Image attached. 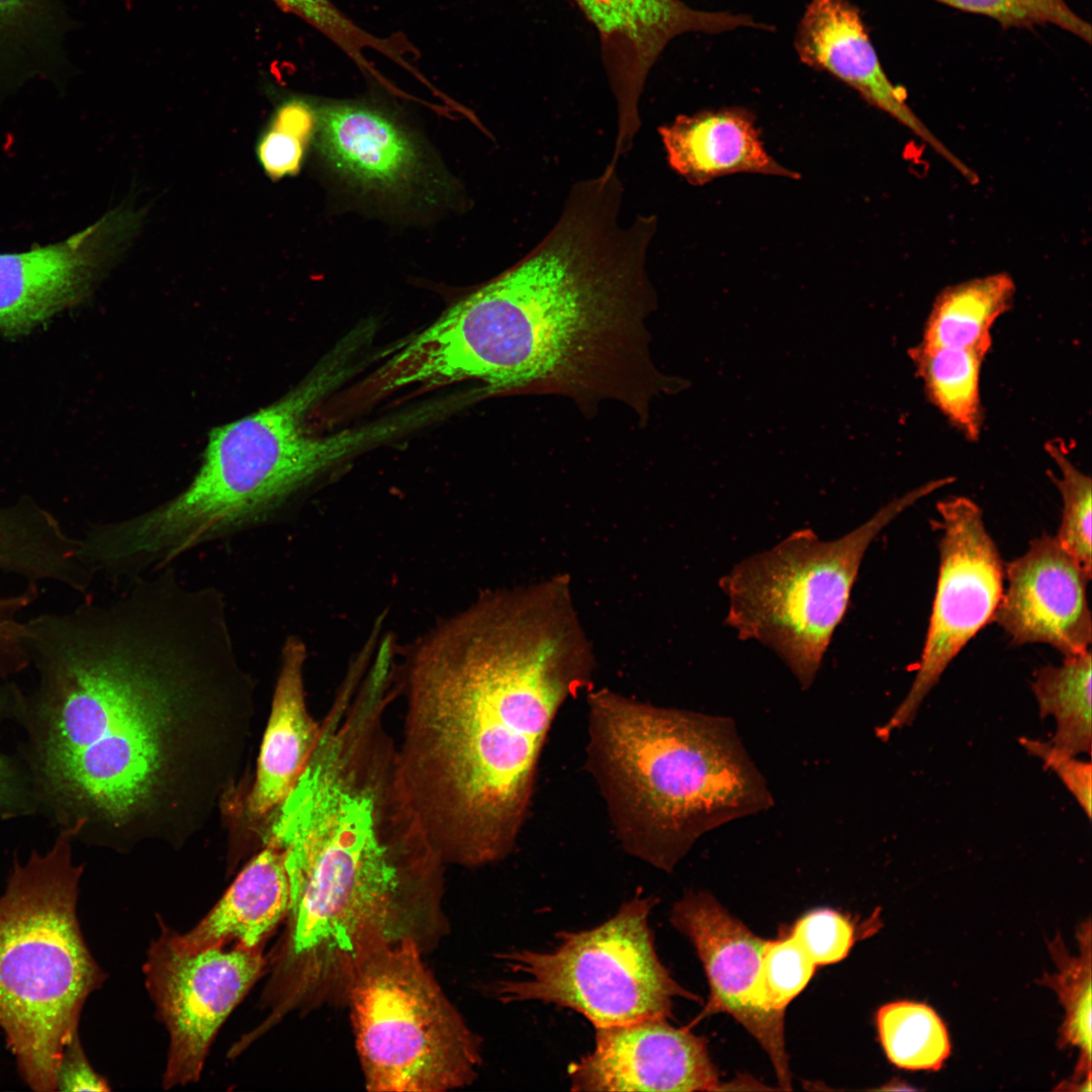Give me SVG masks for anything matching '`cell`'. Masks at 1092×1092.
I'll use <instances>...</instances> for the list:
<instances>
[{
	"label": "cell",
	"mask_w": 1092,
	"mask_h": 1092,
	"mask_svg": "<svg viewBox=\"0 0 1092 1092\" xmlns=\"http://www.w3.org/2000/svg\"><path fill=\"white\" fill-rule=\"evenodd\" d=\"M288 11L314 27L338 48L343 49L355 41L359 26L342 13L332 0H273Z\"/></svg>",
	"instance_id": "37"
},
{
	"label": "cell",
	"mask_w": 1092,
	"mask_h": 1092,
	"mask_svg": "<svg viewBox=\"0 0 1092 1092\" xmlns=\"http://www.w3.org/2000/svg\"><path fill=\"white\" fill-rule=\"evenodd\" d=\"M1021 745L1040 758L1045 767L1054 770L1074 796L1088 819L1092 814V766L1090 762L1075 759L1056 748L1052 743L1020 738Z\"/></svg>",
	"instance_id": "35"
},
{
	"label": "cell",
	"mask_w": 1092,
	"mask_h": 1092,
	"mask_svg": "<svg viewBox=\"0 0 1092 1092\" xmlns=\"http://www.w3.org/2000/svg\"><path fill=\"white\" fill-rule=\"evenodd\" d=\"M623 197L617 170L576 182L526 256L394 348L390 385L622 390L630 360L645 357L641 326L654 299L647 254L657 230L654 214L623 219Z\"/></svg>",
	"instance_id": "3"
},
{
	"label": "cell",
	"mask_w": 1092,
	"mask_h": 1092,
	"mask_svg": "<svg viewBox=\"0 0 1092 1092\" xmlns=\"http://www.w3.org/2000/svg\"><path fill=\"white\" fill-rule=\"evenodd\" d=\"M77 550V538L31 497L0 506V571L26 582H56L85 595L93 578Z\"/></svg>",
	"instance_id": "23"
},
{
	"label": "cell",
	"mask_w": 1092,
	"mask_h": 1092,
	"mask_svg": "<svg viewBox=\"0 0 1092 1092\" xmlns=\"http://www.w3.org/2000/svg\"><path fill=\"white\" fill-rule=\"evenodd\" d=\"M672 925L693 943L710 985L706 1013L726 1012L762 1045L780 1085L791 1089L785 1013L769 1010L761 989L765 940L729 914L712 895L690 892L672 908Z\"/></svg>",
	"instance_id": "15"
},
{
	"label": "cell",
	"mask_w": 1092,
	"mask_h": 1092,
	"mask_svg": "<svg viewBox=\"0 0 1092 1092\" xmlns=\"http://www.w3.org/2000/svg\"><path fill=\"white\" fill-rule=\"evenodd\" d=\"M946 483L933 480L903 494L838 539L823 541L811 529H800L743 559L720 579L728 599L726 623L740 639L774 650L801 687L810 688L871 543L906 509Z\"/></svg>",
	"instance_id": "8"
},
{
	"label": "cell",
	"mask_w": 1092,
	"mask_h": 1092,
	"mask_svg": "<svg viewBox=\"0 0 1092 1092\" xmlns=\"http://www.w3.org/2000/svg\"><path fill=\"white\" fill-rule=\"evenodd\" d=\"M937 512L939 571L928 630L909 692L877 729L881 739L914 719L952 659L993 621L1003 593L1004 567L979 506L956 496L939 502Z\"/></svg>",
	"instance_id": "11"
},
{
	"label": "cell",
	"mask_w": 1092,
	"mask_h": 1092,
	"mask_svg": "<svg viewBox=\"0 0 1092 1092\" xmlns=\"http://www.w3.org/2000/svg\"><path fill=\"white\" fill-rule=\"evenodd\" d=\"M306 657L301 639L285 640L256 775L244 806L245 815L256 826L264 825L291 792L320 735L321 725L310 716L305 700Z\"/></svg>",
	"instance_id": "19"
},
{
	"label": "cell",
	"mask_w": 1092,
	"mask_h": 1092,
	"mask_svg": "<svg viewBox=\"0 0 1092 1092\" xmlns=\"http://www.w3.org/2000/svg\"><path fill=\"white\" fill-rule=\"evenodd\" d=\"M909 357L931 403L971 441L983 425L981 370L986 354L960 348H911Z\"/></svg>",
	"instance_id": "25"
},
{
	"label": "cell",
	"mask_w": 1092,
	"mask_h": 1092,
	"mask_svg": "<svg viewBox=\"0 0 1092 1092\" xmlns=\"http://www.w3.org/2000/svg\"><path fill=\"white\" fill-rule=\"evenodd\" d=\"M1081 954H1067L1061 939L1051 948L1059 972L1048 976L1043 983L1056 990L1065 1007L1062 1042L1077 1046L1081 1052L1074 1082L1082 1080L1091 1089V938L1090 923L1080 932Z\"/></svg>",
	"instance_id": "28"
},
{
	"label": "cell",
	"mask_w": 1092,
	"mask_h": 1092,
	"mask_svg": "<svg viewBox=\"0 0 1092 1092\" xmlns=\"http://www.w3.org/2000/svg\"><path fill=\"white\" fill-rule=\"evenodd\" d=\"M82 867L62 836L43 854L15 861L0 894V1028L33 1091H56L64 1048L105 975L77 917Z\"/></svg>",
	"instance_id": "7"
},
{
	"label": "cell",
	"mask_w": 1092,
	"mask_h": 1092,
	"mask_svg": "<svg viewBox=\"0 0 1092 1092\" xmlns=\"http://www.w3.org/2000/svg\"><path fill=\"white\" fill-rule=\"evenodd\" d=\"M33 604V595L23 588L0 595V675L21 671L27 664L23 613Z\"/></svg>",
	"instance_id": "34"
},
{
	"label": "cell",
	"mask_w": 1092,
	"mask_h": 1092,
	"mask_svg": "<svg viewBox=\"0 0 1092 1092\" xmlns=\"http://www.w3.org/2000/svg\"><path fill=\"white\" fill-rule=\"evenodd\" d=\"M596 28L618 111L613 158L625 156L640 129L647 76L665 47L690 32L765 28L751 16L694 9L681 0H573Z\"/></svg>",
	"instance_id": "14"
},
{
	"label": "cell",
	"mask_w": 1092,
	"mask_h": 1092,
	"mask_svg": "<svg viewBox=\"0 0 1092 1092\" xmlns=\"http://www.w3.org/2000/svg\"><path fill=\"white\" fill-rule=\"evenodd\" d=\"M568 1077L573 1091L720 1089L705 1039L662 1018L596 1028L594 1051Z\"/></svg>",
	"instance_id": "16"
},
{
	"label": "cell",
	"mask_w": 1092,
	"mask_h": 1092,
	"mask_svg": "<svg viewBox=\"0 0 1092 1092\" xmlns=\"http://www.w3.org/2000/svg\"><path fill=\"white\" fill-rule=\"evenodd\" d=\"M794 936L815 965L841 961L854 940L851 923L841 914L819 909L801 917L793 927Z\"/></svg>",
	"instance_id": "33"
},
{
	"label": "cell",
	"mask_w": 1092,
	"mask_h": 1092,
	"mask_svg": "<svg viewBox=\"0 0 1092 1092\" xmlns=\"http://www.w3.org/2000/svg\"><path fill=\"white\" fill-rule=\"evenodd\" d=\"M995 621L1014 644L1044 643L1064 657L1090 650L1092 621L1081 563L1044 534L1007 564Z\"/></svg>",
	"instance_id": "17"
},
{
	"label": "cell",
	"mask_w": 1092,
	"mask_h": 1092,
	"mask_svg": "<svg viewBox=\"0 0 1092 1092\" xmlns=\"http://www.w3.org/2000/svg\"><path fill=\"white\" fill-rule=\"evenodd\" d=\"M364 343L351 332L283 397L213 430L199 470L176 496L102 523L98 541L107 563L128 576L163 569L199 545L273 520L334 467L423 426L415 408L324 437L304 428L308 413L350 376Z\"/></svg>",
	"instance_id": "4"
},
{
	"label": "cell",
	"mask_w": 1092,
	"mask_h": 1092,
	"mask_svg": "<svg viewBox=\"0 0 1092 1092\" xmlns=\"http://www.w3.org/2000/svg\"><path fill=\"white\" fill-rule=\"evenodd\" d=\"M306 141L289 128L270 123L257 144L260 165L272 179L295 174L300 168Z\"/></svg>",
	"instance_id": "36"
},
{
	"label": "cell",
	"mask_w": 1092,
	"mask_h": 1092,
	"mask_svg": "<svg viewBox=\"0 0 1092 1092\" xmlns=\"http://www.w3.org/2000/svg\"><path fill=\"white\" fill-rule=\"evenodd\" d=\"M654 898L637 894L604 923L561 931L551 951L502 956L516 978L498 982L505 1003L539 1001L570 1008L595 1028L667 1019L675 998L696 999L659 960L648 918Z\"/></svg>",
	"instance_id": "10"
},
{
	"label": "cell",
	"mask_w": 1092,
	"mask_h": 1092,
	"mask_svg": "<svg viewBox=\"0 0 1092 1092\" xmlns=\"http://www.w3.org/2000/svg\"><path fill=\"white\" fill-rule=\"evenodd\" d=\"M795 49L803 64L832 75L926 143L970 182L978 180L911 109L906 90L889 79L859 9L851 2L810 0L797 29Z\"/></svg>",
	"instance_id": "18"
},
{
	"label": "cell",
	"mask_w": 1092,
	"mask_h": 1092,
	"mask_svg": "<svg viewBox=\"0 0 1092 1092\" xmlns=\"http://www.w3.org/2000/svg\"><path fill=\"white\" fill-rule=\"evenodd\" d=\"M816 965L792 935L766 941L761 961V989L766 1007L785 1013L787 1005L807 986Z\"/></svg>",
	"instance_id": "32"
},
{
	"label": "cell",
	"mask_w": 1092,
	"mask_h": 1092,
	"mask_svg": "<svg viewBox=\"0 0 1092 1092\" xmlns=\"http://www.w3.org/2000/svg\"><path fill=\"white\" fill-rule=\"evenodd\" d=\"M1044 448L1060 472L1059 475L1050 474L1063 500L1062 520L1056 538L1092 573L1091 478L1076 467L1060 442L1051 441Z\"/></svg>",
	"instance_id": "29"
},
{
	"label": "cell",
	"mask_w": 1092,
	"mask_h": 1092,
	"mask_svg": "<svg viewBox=\"0 0 1092 1092\" xmlns=\"http://www.w3.org/2000/svg\"><path fill=\"white\" fill-rule=\"evenodd\" d=\"M964 11L982 14L1004 28H1032L1052 24L1091 41V26L1065 0H933Z\"/></svg>",
	"instance_id": "30"
},
{
	"label": "cell",
	"mask_w": 1092,
	"mask_h": 1092,
	"mask_svg": "<svg viewBox=\"0 0 1092 1092\" xmlns=\"http://www.w3.org/2000/svg\"><path fill=\"white\" fill-rule=\"evenodd\" d=\"M658 132L670 168L694 186L738 173L800 178L767 153L755 116L745 107L678 115Z\"/></svg>",
	"instance_id": "20"
},
{
	"label": "cell",
	"mask_w": 1092,
	"mask_h": 1092,
	"mask_svg": "<svg viewBox=\"0 0 1092 1092\" xmlns=\"http://www.w3.org/2000/svg\"><path fill=\"white\" fill-rule=\"evenodd\" d=\"M50 788L120 849L180 846L235 800L255 712L226 605L170 566L25 621Z\"/></svg>",
	"instance_id": "1"
},
{
	"label": "cell",
	"mask_w": 1092,
	"mask_h": 1092,
	"mask_svg": "<svg viewBox=\"0 0 1092 1092\" xmlns=\"http://www.w3.org/2000/svg\"><path fill=\"white\" fill-rule=\"evenodd\" d=\"M1091 665L1090 650L1068 656L1060 666L1039 668L1031 684L1040 717L1056 720L1052 744L1074 756L1091 753Z\"/></svg>",
	"instance_id": "26"
},
{
	"label": "cell",
	"mask_w": 1092,
	"mask_h": 1092,
	"mask_svg": "<svg viewBox=\"0 0 1092 1092\" xmlns=\"http://www.w3.org/2000/svg\"><path fill=\"white\" fill-rule=\"evenodd\" d=\"M6 695V692L0 690V705ZM14 781L9 762L0 754V810L8 809L14 801L16 795Z\"/></svg>",
	"instance_id": "39"
},
{
	"label": "cell",
	"mask_w": 1092,
	"mask_h": 1092,
	"mask_svg": "<svg viewBox=\"0 0 1092 1092\" xmlns=\"http://www.w3.org/2000/svg\"><path fill=\"white\" fill-rule=\"evenodd\" d=\"M414 938L378 943L348 981L356 1046L371 1091L441 1092L470 1084L480 1040L424 965Z\"/></svg>",
	"instance_id": "9"
},
{
	"label": "cell",
	"mask_w": 1092,
	"mask_h": 1092,
	"mask_svg": "<svg viewBox=\"0 0 1092 1092\" xmlns=\"http://www.w3.org/2000/svg\"><path fill=\"white\" fill-rule=\"evenodd\" d=\"M56 1091H108L107 1082L90 1065L79 1033L64 1048L55 1075Z\"/></svg>",
	"instance_id": "38"
},
{
	"label": "cell",
	"mask_w": 1092,
	"mask_h": 1092,
	"mask_svg": "<svg viewBox=\"0 0 1092 1092\" xmlns=\"http://www.w3.org/2000/svg\"><path fill=\"white\" fill-rule=\"evenodd\" d=\"M290 886L281 849L269 840L242 870L211 911L189 932L174 933L187 950L220 947L235 940L247 948L262 941L287 915Z\"/></svg>",
	"instance_id": "21"
},
{
	"label": "cell",
	"mask_w": 1092,
	"mask_h": 1092,
	"mask_svg": "<svg viewBox=\"0 0 1092 1092\" xmlns=\"http://www.w3.org/2000/svg\"><path fill=\"white\" fill-rule=\"evenodd\" d=\"M877 1023L892 1063L908 1070H936L949 1054L944 1024L924 1004L895 1002L882 1007Z\"/></svg>",
	"instance_id": "27"
},
{
	"label": "cell",
	"mask_w": 1092,
	"mask_h": 1092,
	"mask_svg": "<svg viewBox=\"0 0 1092 1092\" xmlns=\"http://www.w3.org/2000/svg\"><path fill=\"white\" fill-rule=\"evenodd\" d=\"M444 862L434 854L365 839L301 852L287 869L288 937L273 986L293 1005L317 984L348 981L378 943L414 938L436 917Z\"/></svg>",
	"instance_id": "6"
},
{
	"label": "cell",
	"mask_w": 1092,
	"mask_h": 1092,
	"mask_svg": "<svg viewBox=\"0 0 1092 1092\" xmlns=\"http://www.w3.org/2000/svg\"><path fill=\"white\" fill-rule=\"evenodd\" d=\"M1015 291L1012 277L1003 272L946 287L932 303L919 345L987 355L992 346V328L1010 309Z\"/></svg>",
	"instance_id": "24"
},
{
	"label": "cell",
	"mask_w": 1092,
	"mask_h": 1092,
	"mask_svg": "<svg viewBox=\"0 0 1092 1092\" xmlns=\"http://www.w3.org/2000/svg\"><path fill=\"white\" fill-rule=\"evenodd\" d=\"M585 696V767L627 854L670 873L704 834L774 806L732 719Z\"/></svg>",
	"instance_id": "5"
},
{
	"label": "cell",
	"mask_w": 1092,
	"mask_h": 1092,
	"mask_svg": "<svg viewBox=\"0 0 1092 1092\" xmlns=\"http://www.w3.org/2000/svg\"><path fill=\"white\" fill-rule=\"evenodd\" d=\"M596 668L566 573L485 590L411 648L399 768L445 864L513 852L552 724Z\"/></svg>",
	"instance_id": "2"
},
{
	"label": "cell",
	"mask_w": 1092,
	"mask_h": 1092,
	"mask_svg": "<svg viewBox=\"0 0 1092 1092\" xmlns=\"http://www.w3.org/2000/svg\"><path fill=\"white\" fill-rule=\"evenodd\" d=\"M259 948L187 950L165 930L146 964L148 989L170 1034L164 1086L196 1081L222 1022L261 976Z\"/></svg>",
	"instance_id": "12"
},
{
	"label": "cell",
	"mask_w": 1092,
	"mask_h": 1092,
	"mask_svg": "<svg viewBox=\"0 0 1092 1092\" xmlns=\"http://www.w3.org/2000/svg\"><path fill=\"white\" fill-rule=\"evenodd\" d=\"M144 212L120 205L61 242L0 253V335H27L82 302L133 239Z\"/></svg>",
	"instance_id": "13"
},
{
	"label": "cell",
	"mask_w": 1092,
	"mask_h": 1092,
	"mask_svg": "<svg viewBox=\"0 0 1092 1092\" xmlns=\"http://www.w3.org/2000/svg\"><path fill=\"white\" fill-rule=\"evenodd\" d=\"M60 27L52 0H0V60L47 50Z\"/></svg>",
	"instance_id": "31"
},
{
	"label": "cell",
	"mask_w": 1092,
	"mask_h": 1092,
	"mask_svg": "<svg viewBox=\"0 0 1092 1092\" xmlns=\"http://www.w3.org/2000/svg\"><path fill=\"white\" fill-rule=\"evenodd\" d=\"M323 151L349 177L390 186L416 168L415 147L382 112L356 103H333L317 111Z\"/></svg>",
	"instance_id": "22"
}]
</instances>
